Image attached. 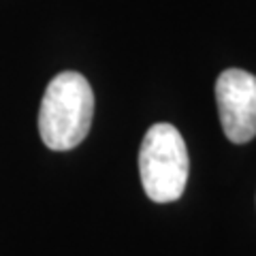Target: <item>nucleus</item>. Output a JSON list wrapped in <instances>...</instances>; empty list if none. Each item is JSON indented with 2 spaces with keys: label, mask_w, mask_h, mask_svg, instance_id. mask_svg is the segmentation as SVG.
I'll list each match as a JSON object with an SVG mask.
<instances>
[{
  "label": "nucleus",
  "mask_w": 256,
  "mask_h": 256,
  "mask_svg": "<svg viewBox=\"0 0 256 256\" xmlns=\"http://www.w3.org/2000/svg\"><path fill=\"white\" fill-rule=\"evenodd\" d=\"M188 171V150L180 130L166 122L154 124L146 132L139 150L141 184L150 201H178L186 188Z\"/></svg>",
  "instance_id": "obj_2"
},
{
  "label": "nucleus",
  "mask_w": 256,
  "mask_h": 256,
  "mask_svg": "<svg viewBox=\"0 0 256 256\" xmlns=\"http://www.w3.org/2000/svg\"><path fill=\"white\" fill-rule=\"evenodd\" d=\"M94 92L82 73L56 75L43 94L38 109V134L54 152H66L82 143L92 126Z\"/></svg>",
  "instance_id": "obj_1"
},
{
  "label": "nucleus",
  "mask_w": 256,
  "mask_h": 256,
  "mask_svg": "<svg viewBox=\"0 0 256 256\" xmlns=\"http://www.w3.org/2000/svg\"><path fill=\"white\" fill-rule=\"evenodd\" d=\"M216 100L222 130L230 143H248L256 137V75L226 68L216 82Z\"/></svg>",
  "instance_id": "obj_3"
}]
</instances>
